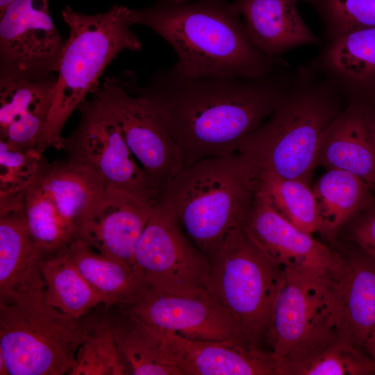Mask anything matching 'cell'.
I'll use <instances>...</instances> for the list:
<instances>
[{
	"label": "cell",
	"mask_w": 375,
	"mask_h": 375,
	"mask_svg": "<svg viewBox=\"0 0 375 375\" xmlns=\"http://www.w3.org/2000/svg\"><path fill=\"white\" fill-rule=\"evenodd\" d=\"M121 77H106L93 94L118 123L124 140L160 192L185 165L176 142L154 104L132 92Z\"/></svg>",
	"instance_id": "obj_11"
},
{
	"label": "cell",
	"mask_w": 375,
	"mask_h": 375,
	"mask_svg": "<svg viewBox=\"0 0 375 375\" xmlns=\"http://www.w3.org/2000/svg\"><path fill=\"white\" fill-rule=\"evenodd\" d=\"M165 337L179 375H278L279 362L271 351L233 340L190 339L171 331H165Z\"/></svg>",
	"instance_id": "obj_17"
},
{
	"label": "cell",
	"mask_w": 375,
	"mask_h": 375,
	"mask_svg": "<svg viewBox=\"0 0 375 375\" xmlns=\"http://www.w3.org/2000/svg\"><path fill=\"white\" fill-rule=\"evenodd\" d=\"M256 192L274 211L298 228L310 234L317 232L315 196L308 182L260 171L257 174Z\"/></svg>",
	"instance_id": "obj_29"
},
{
	"label": "cell",
	"mask_w": 375,
	"mask_h": 375,
	"mask_svg": "<svg viewBox=\"0 0 375 375\" xmlns=\"http://www.w3.org/2000/svg\"><path fill=\"white\" fill-rule=\"evenodd\" d=\"M119 307L148 325L187 338L233 340L251 348L230 313L208 290L189 296L147 288L132 304Z\"/></svg>",
	"instance_id": "obj_14"
},
{
	"label": "cell",
	"mask_w": 375,
	"mask_h": 375,
	"mask_svg": "<svg viewBox=\"0 0 375 375\" xmlns=\"http://www.w3.org/2000/svg\"><path fill=\"white\" fill-rule=\"evenodd\" d=\"M332 278L338 337L362 351L375 328V258L356 247Z\"/></svg>",
	"instance_id": "obj_18"
},
{
	"label": "cell",
	"mask_w": 375,
	"mask_h": 375,
	"mask_svg": "<svg viewBox=\"0 0 375 375\" xmlns=\"http://www.w3.org/2000/svg\"><path fill=\"white\" fill-rule=\"evenodd\" d=\"M133 269L148 288L192 296L207 290L210 262L173 211L157 201L138 240Z\"/></svg>",
	"instance_id": "obj_10"
},
{
	"label": "cell",
	"mask_w": 375,
	"mask_h": 375,
	"mask_svg": "<svg viewBox=\"0 0 375 375\" xmlns=\"http://www.w3.org/2000/svg\"><path fill=\"white\" fill-rule=\"evenodd\" d=\"M338 336L331 278L312 277L285 267L268 349L280 362Z\"/></svg>",
	"instance_id": "obj_12"
},
{
	"label": "cell",
	"mask_w": 375,
	"mask_h": 375,
	"mask_svg": "<svg viewBox=\"0 0 375 375\" xmlns=\"http://www.w3.org/2000/svg\"><path fill=\"white\" fill-rule=\"evenodd\" d=\"M311 65L334 85L347 105L375 104V26L325 41Z\"/></svg>",
	"instance_id": "obj_19"
},
{
	"label": "cell",
	"mask_w": 375,
	"mask_h": 375,
	"mask_svg": "<svg viewBox=\"0 0 375 375\" xmlns=\"http://www.w3.org/2000/svg\"><path fill=\"white\" fill-rule=\"evenodd\" d=\"M155 203L106 186L80 219L76 237L97 251L133 269L135 249Z\"/></svg>",
	"instance_id": "obj_15"
},
{
	"label": "cell",
	"mask_w": 375,
	"mask_h": 375,
	"mask_svg": "<svg viewBox=\"0 0 375 375\" xmlns=\"http://www.w3.org/2000/svg\"><path fill=\"white\" fill-rule=\"evenodd\" d=\"M65 249L84 278L104 298L107 307L129 306L147 288L133 269L100 253L78 237Z\"/></svg>",
	"instance_id": "obj_26"
},
{
	"label": "cell",
	"mask_w": 375,
	"mask_h": 375,
	"mask_svg": "<svg viewBox=\"0 0 375 375\" xmlns=\"http://www.w3.org/2000/svg\"><path fill=\"white\" fill-rule=\"evenodd\" d=\"M44 157L38 149L21 150L0 140V216L23 208Z\"/></svg>",
	"instance_id": "obj_30"
},
{
	"label": "cell",
	"mask_w": 375,
	"mask_h": 375,
	"mask_svg": "<svg viewBox=\"0 0 375 375\" xmlns=\"http://www.w3.org/2000/svg\"><path fill=\"white\" fill-rule=\"evenodd\" d=\"M79 122L62 149L69 162L89 169L106 185L120 188L156 203L160 192L132 154L121 128L94 94L77 108Z\"/></svg>",
	"instance_id": "obj_9"
},
{
	"label": "cell",
	"mask_w": 375,
	"mask_h": 375,
	"mask_svg": "<svg viewBox=\"0 0 375 375\" xmlns=\"http://www.w3.org/2000/svg\"><path fill=\"white\" fill-rule=\"evenodd\" d=\"M258 171L239 153L185 165L160 192L181 228L210 260L228 235L243 225L257 192Z\"/></svg>",
	"instance_id": "obj_4"
},
{
	"label": "cell",
	"mask_w": 375,
	"mask_h": 375,
	"mask_svg": "<svg viewBox=\"0 0 375 375\" xmlns=\"http://www.w3.org/2000/svg\"><path fill=\"white\" fill-rule=\"evenodd\" d=\"M128 17L131 26H146L172 46L178 57L172 67L184 76L257 78L283 60L252 44L235 6L226 0H158L144 9L129 8Z\"/></svg>",
	"instance_id": "obj_2"
},
{
	"label": "cell",
	"mask_w": 375,
	"mask_h": 375,
	"mask_svg": "<svg viewBox=\"0 0 375 375\" xmlns=\"http://www.w3.org/2000/svg\"><path fill=\"white\" fill-rule=\"evenodd\" d=\"M129 8L113 5L108 11L83 14L70 6L61 14L68 26L57 68L52 106L38 149H62V131L75 109L99 88L106 67L124 50L138 51L142 45L131 29Z\"/></svg>",
	"instance_id": "obj_5"
},
{
	"label": "cell",
	"mask_w": 375,
	"mask_h": 375,
	"mask_svg": "<svg viewBox=\"0 0 375 375\" xmlns=\"http://www.w3.org/2000/svg\"><path fill=\"white\" fill-rule=\"evenodd\" d=\"M344 228L349 240L375 258V199Z\"/></svg>",
	"instance_id": "obj_33"
},
{
	"label": "cell",
	"mask_w": 375,
	"mask_h": 375,
	"mask_svg": "<svg viewBox=\"0 0 375 375\" xmlns=\"http://www.w3.org/2000/svg\"><path fill=\"white\" fill-rule=\"evenodd\" d=\"M317 216V233L330 242L375 199L360 178L346 171L328 169L312 187Z\"/></svg>",
	"instance_id": "obj_24"
},
{
	"label": "cell",
	"mask_w": 375,
	"mask_h": 375,
	"mask_svg": "<svg viewBox=\"0 0 375 375\" xmlns=\"http://www.w3.org/2000/svg\"><path fill=\"white\" fill-rule=\"evenodd\" d=\"M0 13V77L56 74L65 40L52 20L48 0H15Z\"/></svg>",
	"instance_id": "obj_13"
},
{
	"label": "cell",
	"mask_w": 375,
	"mask_h": 375,
	"mask_svg": "<svg viewBox=\"0 0 375 375\" xmlns=\"http://www.w3.org/2000/svg\"><path fill=\"white\" fill-rule=\"evenodd\" d=\"M56 82L57 74L0 77V140L21 150L38 149Z\"/></svg>",
	"instance_id": "obj_20"
},
{
	"label": "cell",
	"mask_w": 375,
	"mask_h": 375,
	"mask_svg": "<svg viewBox=\"0 0 375 375\" xmlns=\"http://www.w3.org/2000/svg\"><path fill=\"white\" fill-rule=\"evenodd\" d=\"M367 374H375L369 356L338 336L279 362L278 375Z\"/></svg>",
	"instance_id": "obj_28"
},
{
	"label": "cell",
	"mask_w": 375,
	"mask_h": 375,
	"mask_svg": "<svg viewBox=\"0 0 375 375\" xmlns=\"http://www.w3.org/2000/svg\"><path fill=\"white\" fill-rule=\"evenodd\" d=\"M294 74L283 60L257 78H190L171 67L156 70L142 87L131 76L124 81L154 104L188 165L237 153L283 99Z\"/></svg>",
	"instance_id": "obj_1"
},
{
	"label": "cell",
	"mask_w": 375,
	"mask_h": 375,
	"mask_svg": "<svg viewBox=\"0 0 375 375\" xmlns=\"http://www.w3.org/2000/svg\"><path fill=\"white\" fill-rule=\"evenodd\" d=\"M106 186L85 167L67 160L49 162L44 157L24 201L28 232L44 258L76 237L80 219Z\"/></svg>",
	"instance_id": "obj_8"
},
{
	"label": "cell",
	"mask_w": 375,
	"mask_h": 375,
	"mask_svg": "<svg viewBox=\"0 0 375 375\" xmlns=\"http://www.w3.org/2000/svg\"><path fill=\"white\" fill-rule=\"evenodd\" d=\"M70 375H124L126 366L117 344L109 317L97 319L78 347Z\"/></svg>",
	"instance_id": "obj_31"
},
{
	"label": "cell",
	"mask_w": 375,
	"mask_h": 375,
	"mask_svg": "<svg viewBox=\"0 0 375 375\" xmlns=\"http://www.w3.org/2000/svg\"><path fill=\"white\" fill-rule=\"evenodd\" d=\"M15 0H0V12H3L6 8Z\"/></svg>",
	"instance_id": "obj_36"
},
{
	"label": "cell",
	"mask_w": 375,
	"mask_h": 375,
	"mask_svg": "<svg viewBox=\"0 0 375 375\" xmlns=\"http://www.w3.org/2000/svg\"><path fill=\"white\" fill-rule=\"evenodd\" d=\"M169 1H172V2H184V1H188V0H167Z\"/></svg>",
	"instance_id": "obj_37"
},
{
	"label": "cell",
	"mask_w": 375,
	"mask_h": 375,
	"mask_svg": "<svg viewBox=\"0 0 375 375\" xmlns=\"http://www.w3.org/2000/svg\"><path fill=\"white\" fill-rule=\"evenodd\" d=\"M310 4L324 26L325 41L349 31L375 26V0H301Z\"/></svg>",
	"instance_id": "obj_32"
},
{
	"label": "cell",
	"mask_w": 375,
	"mask_h": 375,
	"mask_svg": "<svg viewBox=\"0 0 375 375\" xmlns=\"http://www.w3.org/2000/svg\"><path fill=\"white\" fill-rule=\"evenodd\" d=\"M334 85L311 64L295 71L272 113L240 143L237 153L258 172L310 183L326 128L344 108Z\"/></svg>",
	"instance_id": "obj_3"
},
{
	"label": "cell",
	"mask_w": 375,
	"mask_h": 375,
	"mask_svg": "<svg viewBox=\"0 0 375 375\" xmlns=\"http://www.w3.org/2000/svg\"><path fill=\"white\" fill-rule=\"evenodd\" d=\"M208 292L230 313L245 344L269 351L274 308L285 267L268 256L243 225L210 258Z\"/></svg>",
	"instance_id": "obj_6"
},
{
	"label": "cell",
	"mask_w": 375,
	"mask_h": 375,
	"mask_svg": "<svg viewBox=\"0 0 375 375\" xmlns=\"http://www.w3.org/2000/svg\"><path fill=\"white\" fill-rule=\"evenodd\" d=\"M365 351L372 360L375 372V328L365 344Z\"/></svg>",
	"instance_id": "obj_34"
},
{
	"label": "cell",
	"mask_w": 375,
	"mask_h": 375,
	"mask_svg": "<svg viewBox=\"0 0 375 375\" xmlns=\"http://www.w3.org/2000/svg\"><path fill=\"white\" fill-rule=\"evenodd\" d=\"M97 319L72 318L47 303L44 290L0 301V356L9 375H62Z\"/></svg>",
	"instance_id": "obj_7"
},
{
	"label": "cell",
	"mask_w": 375,
	"mask_h": 375,
	"mask_svg": "<svg viewBox=\"0 0 375 375\" xmlns=\"http://www.w3.org/2000/svg\"><path fill=\"white\" fill-rule=\"evenodd\" d=\"M243 226L274 260L306 275L331 278L341 270L343 258L274 211L256 192Z\"/></svg>",
	"instance_id": "obj_16"
},
{
	"label": "cell",
	"mask_w": 375,
	"mask_h": 375,
	"mask_svg": "<svg viewBox=\"0 0 375 375\" xmlns=\"http://www.w3.org/2000/svg\"><path fill=\"white\" fill-rule=\"evenodd\" d=\"M41 269L46 301L60 312L79 319L99 305H105L104 298L81 274L65 248L43 258Z\"/></svg>",
	"instance_id": "obj_27"
},
{
	"label": "cell",
	"mask_w": 375,
	"mask_h": 375,
	"mask_svg": "<svg viewBox=\"0 0 375 375\" xmlns=\"http://www.w3.org/2000/svg\"><path fill=\"white\" fill-rule=\"evenodd\" d=\"M119 352L133 375H179L165 345V332L140 321L124 308L109 317Z\"/></svg>",
	"instance_id": "obj_25"
},
{
	"label": "cell",
	"mask_w": 375,
	"mask_h": 375,
	"mask_svg": "<svg viewBox=\"0 0 375 375\" xmlns=\"http://www.w3.org/2000/svg\"><path fill=\"white\" fill-rule=\"evenodd\" d=\"M367 119L369 126L375 142V104L369 107Z\"/></svg>",
	"instance_id": "obj_35"
},
{
	"label": "cell",
	"mask_w": 375,
	"mask_h": 375,
	"mask_svg": "<svg viewBox=\"0 0 375 375\" xmlns=\"http://www.w3.org/2000/svg\"><path fill=\"white\" fill-rule=\"evenodd\" d=\"M43 258L28 232L24 207L0 216V301L44 290Z\"/></svg>",
	"instance_id": "obj_23"
},
{
	"label": "cell",
	"mask_w": 375,
	"mask_h": 375,
	"mask_svg": "<svg viewBox=\"0 0 375 375\" xmlns=\"http://www.w3.org/2000/svg\"><path fill=\"white\" fill-rule=\"evenodd\" d=\"M252 44L270 58L303 45H322L308 27L297 0H234Z\"/></svg>",
	"instance_id": "obj_22"
},
{
	"label": "cell",
	"mask_w": 375,
	"mask_h": 375,
	"mask_svg": "<svg viewBox=\"0 0 375 375\" xmlns=\"http://www.w3.org/2000/svg\"><path fill=\"white\" fill-rule=\"evenodd\" d=\"M369 107L348 104L329 124L321 138L317 166L351 173L375 190V142L368 123Z\"/></svg>",
	"instance_id": "obj_21"
}]
</instances>
